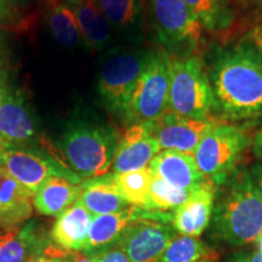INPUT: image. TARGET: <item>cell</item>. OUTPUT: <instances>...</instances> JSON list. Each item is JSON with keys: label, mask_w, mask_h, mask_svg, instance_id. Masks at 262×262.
I'll return each mask as SVG.
<instances>
[{"label": "cell", "mask_w": 262, "mask_h": 262, "mask_svg": "<svg viewBox=\"0 0 262 262\" xmlns=\"http://www.w3.org/2000/svg\"><path fill=\"white\" fill-rule=\"evenodd\" d=\"M155 51L143 48L113 50L104 57L97 79L101 100L110 112L124 120L136 84Z\"/></svg>", "instance_id": "cell-4"}, {"label": "cell", "mask_w": 262, "mask_h": 262, "mask_svg": "<svg viewBox=\"0 0 262 262\" xmlns=\"http://www.w3.org/2000/svg\"><path fill=\"white\" fill-rule=\"evenodd\" d=\"M209 32H221L231 27L234 10L228 0H182Z\"/></svg>", "instance_id": "cell-24"}, {"label": "cell", "mask_w": 262, "mask_h": 262, "mask_svg": "<svg viewBox=\"0 0 262 262\" xmlns=\"http://www.w3.org/2000/svg\"><path fill=\"white\" fill-rule=\"evenodd\" d=\"M257 242H258V247H260V253L262 254V235L260 238H258Z\"/></svg>", "instance_id": "cell-40"}, {"label": "cell", "mask_w": 262, "mask_h": 262, "mask_svg": "<svg viewBox=\"0 0 262 262\" xmlns=\"http://www.w3.org/2000/svg\"><path fill=\"white\" fill-rule=\"evenodd\" d=\"M94 216L79 201L57 216L51 229L55 244L67 251H81L89 238Z\"/></svg>", "instance_id": "cell-18"}, {"label": "cell", "mask_w": 262, "mask_h": 262, "mask_svg": "<svg viewBox=\"0 0 262 262\" xmlns=\"http://www.w3.org/2000/svg\"><path fill=\"white\" fill-rule=\"evenodd\" d=\"M188 191L170 185L165 180L152 173L149 185L148 209L152 210H170L182 204L187 199Z\"/></svg>", "instance_id": "cell-28"}, {"label": "cell", "mask_w": 262, "mask_h": 262, "mask_svg": "<svg viewBox=\"0 0 262 262\" xmlns=\"http://www.w3.org/2000/svg\"><path fill=\"white\" fill-rule=\"evenodd\" d=\"M212 222L216 233L237 247L262 235V202L248 169L238 166L216 188Z\"/></svg>", "instance_id": "cell-2"}, {"label": "cell", "mask_w": 262, "mask_h": 262, "mask_svg": "<svg viewBox=\"0 0 262 262\" xmlns=\"http://www.w3.org/2000/svg\"><path fill=\"white\" fill-rule=\"evenodd\" d=\"M81 183L63 176H52L33 196V205L39 214L58 216L79 199Z\"/></svg>", "instance_id": "cell-23"}, {"label": "cell", "mask_w": 262, "mask_h": 262, "mask_svg": "<svg viewBox=\"0 0 262 262\" xmlns=\"http://www.w3.org/2000/svg\"><path fill=\"white\" fill-rule=\"evenodd\" d=\"M201 262H211V260H204V261H201Z\"/></svg>", "instance_id": "cell-44"}, {"label": "cell", "mask_w": 262, "mask_h": 262, "mask_svg": "<svg viewBox=\"0 0 262 262\" xmlns=\"http://www.w3.org/2000/svg\"><path fill=\"white\" fill-rule=\"evenodd\" d=\"M113 31L127 41L139 44L145 34L143 0H96Z\"/></svg>", "instance_id": "cell-19"}, {"label": "cell", "mask_w": 262, "mask_h": 262, "mask_svg": "<svg viewBox=\"0 0 262 262\" xmlns=\"http://www.w3.org/2000/svg\"><path fill=\"white\" fill-rule=\"evenodd\" d=\"M157 39L166 52L191 57L198 50L203 26L182 0H150Z\"/></svg>", "instance_id": "cell-7"}, {"label": "cell", "mask_w": 262, "mask_h": 262, "mask_svg": "<svg viewBox=\"0 0 262 262\" xmlns=\"http://www.w3.org/2000/svg\"><path fill=\"white\" fill-rule=\"evenodd\" d=\"M176 231L162 222L139 220L131 224L118 239L130 262H159L175 239Z\"/></svg>", "instance_id": "cell-12"}, {"label": "cell", "mask_w": 262, "mask_h": 262, "mask_svg": "<svg viewBox=\"0 0 262 262\" xmlns=\"http://www.w3.org/2000/svg\"><path fill=\"white\" fill-rule=\"evenodd\" d=\"M71 254V253H70ZM70 254H68L67 255V256H64L63 258H62V260L60 261V262H73V261H72V258H71V255Z\"/></svg>", "instance_id": "cell-37"}, {"label": "cell", "mask_w": 262, "mask_h": 262, "mask_svg": "<svg viewBox=\"0 0 262 262\" xmlns=\"http://www.w3.org/2000/svg\"><path fill=\"white\" fill-rule=\"evenodd\" d=\"M119 140L117 129L110 124L78 119L67 126L58 150L66 165L85 181L108 173Z\"/></svg>", "instance_id": "cell-3"}, {"label": "cell", "mask_w": 262, "mask_h": 262, "mask_svg": "<svg viewBox=\"0 0 262 262\" xmlns=\"http://www.w3.org/2000/svg\"><path fill=\"white\" fill-rule=\"evenodd\" d=\"M3 170H4V168H3V165H2V164H0V175H2Z\"/></svg>", "instance_id": "cell-43"}, {"label": "cell", "mask_w": 262, "mask_h": 262, "mask_svg": "<svg viewBox=\"0 0 262 262\" xmlns=\"http://www.w3.org/2000/svg\"><path fill=\"white\" fill-rule=\"evenodd\" d=\"M3 64V51H2V45H0V70H2Z\"/></svg>", "instance_id": "cell-39"}, {"label": "cell", "mask_w": 262, "mask_h": 262, "mask_svg": "<svg viewBox=\"0 0 262 262\" xmlns=\"http://www.w3.org/2000/svg\"><path fill=\"white\" fill-rule=\"evenodd\" d=\"M78 201L93 216L119 212L131 206L118 189L113 172L81 182Z\"/></svg>", "instance_id": "cell-20"}, {"label": "cell", "mask_w": 262, "mask_h": 262, "mask_svg": "<svg viewBox=\"0 0 262 262\" xmlns=\"http://www.w3.org/2000/svg\"><path fill=\"white\" fill-rule=\"evenodd\" d=\"M27 27L25 16L12 0H0V29L18 32Z\"/></svg>", "instance_id": "cell-29"}, {"label": "cell", "mask_w": 262, "mask_h": 262, "mask_svg": "<svg viewBox=\"0 0 262 262\" xmlns=\"http://www.w3.org/2000/svg\"><path fill=\"white\" fill-rule=\"evenodd\" d=\"M159 212L152 209H143L131 205L125 210L113 214L94 216L86 244L81 253L88 256L98 253L117 243L123 232L131 224L139 220L158 221Z\"/></svg>", "instance_id": "cell-15"}, {"label": "cell", "mask_w": 262, "mask_h": 262, "mask_svg": "<svg viewBox=\"0 0 262 262\" xmlns=\"http://www.w3.org/2000/svg\"><path fill=\"white\" fill-rule=\"evenodd\" d=\"M253 148L254 153L257 158L262 159V129L255 135L253 140Z\"/></svg>", "instance_id": "cell-35"}, {"label": "cell", "mask_w": 262, "mask_h": 262, "mask_svg": "<svg viewBox=\"0 0 262 262\" xmlns=\"http://www.w3.org/2000/svg\"><path fill=\"white\" fill-rule=\"evenodd\" d=\"M70 254V251L64 250L58 247L56 244H52L50 248L48 249L47 253L40 255V256L33 258L31 262H60L62 258Z\"/></svg>", "instance_id": "cell-31"}, {"label": "cell", "mask_w": 262, "mask_h": 262, "mask_svg": "<svg viewBox=\"0 0 262 262\" xmlns=\"http://www.w3.org/2000/svg\"><path fill=\"white\" fill-rule=\"evenodd\" d=\"M0 164L33 196L52 176H63L77 183L83 182L62 159L44 148L6 145L0 152Z\"/></svg>", "instance_id": "cell-9"}, {"label": "cell", "mask_w": 262, "mask_h": 262, "mask_svg": "<svg viewBox=\"0 0 262 262\" xmlns=\"http://www.w3.org/2000/svg\"><path fill=\"white\" fill-rule=\"evenodd\" d=\"M250 176L253 179V182L256 187V191L258 193L262 202V163H257L251 168L250 170Z\"/></svg>", "instance_id": "cell-33"}, {"label": "cell", "mask_w": 262, "mask_h": 262, "mask_svg": "<svg viewBox=\"0 0 262 262\" xmlns=\"http://www.w3.org/2000/svg\"><path fill=\"white\" fill-rule=\"evenodd\" d=\"M5 146H6V143L2 139H0V152H2V150L5 148Z\"/></svg>", "instance_id": "cell-38"}, {"label": "cell", "mask_w": 262, "mask_h": 262, "mask_svg": "<svg viewBox=\"0 0 262 262\" xmlns=\"http://www.w3.org/2000/svg\"><path fill=\"white\" fill-rule=\"evenodd\" d=\"M222 123L224 119L215 116L192 119L166 111L158 120L149 124V127L162 150H176L193 156L203 137Z\"/></svg>", "instance_id": "cell-11"}, {"label": "cell", "mask_w": 262, "mask_h": 262, "mask_svg": "<svg viewBox=\"0 0 262 262\" xmlns=\"http://www.w3.org/2000/svg\"><path fill=\"white\" fill-rule=\"evenodd\" d=\"M244 39L250 42L262 57V22L255 26L245 34Z\"/></svg>", "instance_id": "cell-32"}, {"label": "cell", "mask_w": 262, "mask_h": 262, "mask_svg": "<svg viewBox=\"0 0 262 262\" xmlns=\"http://www.w3.org/2000/svg\"><path fill=\"white\" fill-rule=\"evenodd\" d=\"M90 257L94 262H130L126 253L118 242L96 254L90 255Z\"/></svg>", "instance_id": "cell-30"}, {"label": "cell", "mask_w": 262, "mask_h": 262, "mask_svg": "<svg viewBox=\"0 0 262 262\" xmlns=\"http://www.w3.org/2000/svg\"><path fill=\"white\" fill-rule=\"evenodd\" d=\"M54 244L41 221H27L19 227L0 229V262H31Z\"/></svg>", "instance_id": "cell-13"}, {"label": "cell", "mask_w": 262, "mask_h": 262, "mask_svg": "<svg viewBox=\"0 0 262 262\" xmlns=\"http://www.w3.org/2000/svg\"><path fill=\"white\" fill-rule=\"evenodd\" d=\"M73 10L81 37L88 48L94 51H103L112 44L113 28L96 2L67 0Z\"/></svg>", "instance_id": "cell-22"}, {"label": "cell", "mask_w": 262, "mask_h": 262, "mask_svg": "<svg viewBox=\"0 0 262 262\" xmlns=\"http://www.w3.org/2000/svg\"><path fill=\"white\" fill-rule=\"evenodd\" d=\"M160 150L149 124H133L120 137L111 169L113 173H124L148 168Z\"/></svg>", "instance_id": "cell-14"}, {"label": "cell", "mask_w": 262, "mask_h": 262, "mask_svg": "<svg viewBox=\"0 0 262 262\" xmlns=\"http://www.w3.org/2000/svg\"><path fill=\"white\" fill-rule=\"evenodd\" d=\"M208 77L222 119L262 118V57L250 42L243 39L212 52Z\"/></svg>", "instance_id": "cell-1"}, {"label": "cell", "mask_w": 262, "mask_h": 262, "mask_svg": "<svg viewBox=\"0 0 262 262\" xmlns=\"http://www.w3.org/2000/svg\"><path fill=\"white\" fill-rule=\"evenodd\" d=\"M249 145L250 139L242 127L222 123L203 137L193 157L203 178L219 187L238 168Z\"/></svg>", "instance_id": "cell-6"}, {"label": "cell", "mask_w": 262, "mask_h": 262, "mask_svg": "<svg viewBox=\"0 0 262 262\" xmlns=\"http://www.w3.org/2000/svg\"><path fill=\"white\" fill-rule=\"evenodd\" d=\"M210 250L195 237H176L164 254L159 262H201L208 260Z\"/></svg>", "instance_id": "cell-27"}, {"label": "cell", "mask_w": 262, "mask_h": 262, "mask_svg": "<svg viewBox=\"0 0 262 262\" xmlns=\"http://www.w3.org/2000/svg\"><path fill=\"white\" fill-rule=\"evenodd\" d=\"M150 172L175 187L191 192L205 181L194 157L176 150H160L148 165Z\"/></svg>", "instance_id": "cell-17"}, {"label": "cell", "mask_w": 262, "mask_h": 262, "mask_svg": "<svg viewBox=\"0 0 262 262\" xmlns=\"http://www.w3.org/2000/svg\"><path fill=\"white\" fill-rule=\"evenodd\" d=\"M52 37L66 48H75L83 41L75 15L67 3H54L48 15Z\"/></svg>", "instance_id": "cell-25"}, {"label": "cell", "mask_w": 262, "mask_h": 262, "mask_svg": "<svg viewBox=\"0 0 262 262\" xmlns=\"http://www.w3.org/2000/svg\"><path fill=\"white\" fill-rule=\"evenodd\" d=\"M168 111L192 119L212 117L214 94L208 73L196 56L171 57Z\"/></svg>", "instance_id": "cell-5"}, {"label": "cell", "mask_w": 262, "mask_h": 262, "mask_svg": "<svg viewBox=\"0 0 262 262\" xmlns=\"http://www.w3.org/2000/svg\"><path fill=\"white\" fill-rule=\"evenodd\" d=\"M150 179H152V172L149 168L124 173H114V181L124 199L130 205L143 209H148Z\"/></svg>", "instance_id": "cell-26"}, {"label": "cell", "mask_w": 262, "mask_h": 262, "mask_svg": "<svg viewBox=\"0 0 262 262\" xmlns=\"http://www.w3.org/2000/svg\"><path fill=\"white\" fill-rule=\"evenodd\" d=\"M216 186L202 182L189 192L185 202L172 211V228L187 237H199L210 224L216 195Z\"/></svg>", "instance_id": "cell-16"}, {"label": "cell", "mask_w": 262, "mask_h": 262, "mask_svg": "<svg viewBox=\"0 0 262 262\" xmlns=\"http://www.w3.org/2000/svg\"><path fill=\"white\" fill-rule=\"evenodd\" d=\"M231 262H262V254L258 251L239 254Z\"/></svg>", "instance_id": "cell-34"}, {"label": "cell", "mask_w": 262, "mask_h": 262, "mask_svg": "<svg viewBox=\"0 0 262 262\" xmlns=\"http://www.w3.org/2000/svg\"><path fill=\"white\" fill-rule=\"evenodd\" d=\"M78 2H96V0H78Z\"/></svg>", "instance_id": "cell-42"}, {"label": "cell", "mask_w": 262, "mask_h": 262, "mask_svg": "<svg viewBox=\"0 0 262 262\" xmlns=\"http://www.w3.org/2000/svg\"><path fill=\"white\" fill-rule=\"evenodd\" d=\"M171 57L165 50L155 51L137 81L124 122L152 124L168 111Z\"/></svg>", "instance_id": "cell-8"}, {"label": "cell", "mask_w": 262, "mask_h": 262, "mask_svg": "<svg viewBox=\"0 0 262 262\" xmlns=\"http://www.w3.org/2000/svg\"><path fill=\"white\" fill-rule=\"evenodd\" d=\"M12 2H14V0H12Z\"/></svg>", "instance_id": "cell-45"}, {"label": "cell", "mask_w": 262, "mask_h": 262, "mask_svg": "<svg viewBox=\"0 0 262 262\" xmlns=\"http://www.w3.org/2000/svg\"><path fill=\"white\" fill-rule=\"evenodd\" d=\"M256 3H257V5L262 9V0H256Z\"/></svg>", "instance_id": "cell-41"}, {"label": "cell", "mask_w": 262, "mask_h": 262, "mask_svg": "<svg viewBox=\"0 0 262 262\" xmlns=\"http://www.w3.org/2000/svg\"><path fill=\"white\" fill-rule=\"evenodd\" d=\"M70 255L73 262H94L90 256L81 253V251H71Z\"/></svg>", "instance_id": "cell-36"}, {"label": "cell", "mask_w": 262, "mask_h": 262, "mask_svg": "<svg viewBox=\"0 0 262 262\" xmlns=\"http://www.w3.org/2000/svg\"><path fill=\"white\" fill-rule=\"evenodd\" d=\"M0 139L9 146L44 148L38 123L31 107L18 90L0 81Z\"/></svg>", "instance_id": "cell-10"}, {"label": "cell", "mask_w": 262, "mask_h": 262, "mask_svg": "<svg viewBox=\"0 0 262 262\" xmlns=\"http://www.w3.org/2000/svg\"><path fill=\"white\" fill-rule=\"evenodd\" d=\"M33 195L3 170L0 175V229L8 231L26 224L33 214Z\"/></svg>", "instance_id": "cell-21"}]
</instances>
